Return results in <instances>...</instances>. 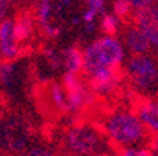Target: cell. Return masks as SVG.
<instances>
[{
	"label": "cell",
	"mask_w": 158,
	"mask_h": 156,
	"mask_svg": "<svg viewBox=\"0 0 158 156\" xmlns=\"http://www.w3.org/2000/svg\"><path fill=\"white\" fill-rule=\"evenodd\" d=\"M102 130L114 150H125L130 147H141L150 144L152 133L146 128L135 111L116 109L106 114L102 120Z\"/></svg>",
	"instance_id": "obj_1"
},
{
	"label": "cell",
	"mask_w": 158,
	"mask_h": 156,
	"mask_svg": "<svg viewBox=\"0 0 158 156\" xmlns=\"http://www.w3.org/2000/svg\"><path fill=\"white\" fill-rule=\"evenodd\" d=\"M61 145L71 156H88L111 148L102 126L93 123H74L67 126L61 136Z\"/></svg>",
	"instance_id": "obj_2"
},
{
	"label": "cell",
	"mask_w": 158,
	"mask_h": 156,
	"mask_svg": "<svg viewBox=\"0 0 158 156\" xmlns=\"http://www.w3.org/2000/svg\"><path fill=\"white\" fill-rule=\"evenodd\" d=\"M124 47L114 36H105L94 41L83 52V72L86 77L102 69H121Z\"/></svg>",
	"instance_id": "obj_3"
},
{
	"label": "cell",
	"mask_w": 158,
	"mask_h": 156,
	"mask_svg": "<svg viewBox=\"0 0 158 156\" xmlns=\"http://www.w3.org/2000/svg\"><path fill=\"white\" fill-rule=\"evenodd\" d=\"M127 77L133 87L146 91L158 83V64L149 55H131L127 62Z\"/></svg>",
	"instance_id": "obj_4"
},
{
	"label": "cell",
	"mask_w": 158,
	"mask_h": 156,
	"mask_svg": "<svg viewBox=\"0 0 158 156\" xmlns=\"http://www.w3.org/2000/svg\"><path fill=\"white\" fill-rule=\"evenodd\" d=\"M30 136L19 123H5L0 126V150L20 153L30 147Z\"/></svg>",
	"instance_id": "obj_5"
},
{
	"label": "cell",
	"mask_w": 158,
	"mask_h": 156,
	"mask_svg": "<svg viewBox=\"0 0 158 156\" xmlns=\"http://www.w3.org/2000/svg\"><path fill=\"white\" fill-rule=\"evenodd\" d=\"M42 105L52 114H67L69 113V102L64 86L58 83H47L42 87L41 95Z\"/></svg>",
	"instance_id": "obj_6"
},
{
	"label": "cell",
	"mask_w": 158,
	"mask_h": 156,
	"mask_svg": "<svg viewBox=\"0 0 158 156\" xmlns=\"http://www.w3.org/2000/svg\"><path fill=\"white\" fill-rule=\"evenodd\" d=\"M122 39L125 42L127 49L130 50L131 55H144L149 52L152 42H150V38L149 34L146 33L144 28H141L138 24H127L124 27V31H122Z\"/></svg>",
	"instance_id": "obj_7"
},
{
	"label": "cell",
	"mask_w": 158,
	"mask_h": 156,
	"mask_svg": "<svg viewBox=\"0 0 158 156\" xmlns=\"http://www.w3.org/2000/svg\"><path fill=\"white\" fill-rule=\"evenodd\" d=\"M0 53H2L3 59L14 61L19 56L24 55L22 49L16 41L14 34V20L5 19L0 22Z\"/></svg>",
	"instance_id": "obj_8"
},
{
	"label": "cell",
	"mask_w": 158,
	"mask_h": 156,
	"mask_svg": "<svg viewBox=\"0 0 158 156\" xmlns=\"http://www.w3.org/2000/svg\"><path fill=\"white\" fill-rule=\"evenodd\" d=\"M33 30H35L33 14L30 11H20L14 19V34L19 47L24 53L28 50V41L31 39Z\"/></svg>",
	"instance_id": "obj_9"
},
{
	"label": "cell",
	"mask_w": 158,
	"mask_h": 156,
	"mask_svg": "<svg viewBox=\"0 0 158 156\" xmlns=\"http://www.w3.org/2000/svg\"><path fill=\"white\" fill-rule=\"evenodd\" d=\"M135 113L152 134H158V100L139 98L135 103Z\"/></svg>",
	"instance_id": "obj_10"
},
{
	"label": "cell",
	"mask_w": 158,
	"mask_h": 156,
	"mask_svg": "<svg viewBox=\"0 0 158 156\" xmlns=\"http://www.w3.org/2000/svg\"><path fill=\"white\" fill-rule=\"evenodd\" d=\"M56 0H41L39 8H38V22L39 27L42 28V31L49 34V36H55L58 33L56 25L52 24V14H53V5Z\"/></svg>",
	"instance_id": "obj_11"
},
{
	"label": "cell",
	"mask_w": 158,
	"mask_h": 156,
	"mask_svg": "<svg viewBox=\"0 0 158 156\" xmlns=\"http://www.w3.org/2000/svg\"><path fill=\"white\" fill-rule=\"evenodd\" d=\"M63 64L66 72L80 74L83 70V53L78 47H69L63 52Z\"/></svg>",
	"instance_id": "obj_12"
},
{
	"label": "cell",
	"mask_w": 158,
	"mask_h": 156,
	"mask_svg": "<svg viewBox=\"0 0 158 156\" xmlns=\"http://www.w3.org/2000/svg\"><path fill=\"white\" fill-rule=\"evenodd\" d=\"M131 5L127 2V0H114V3H113V11H114V14L122 20V22H128V19H133V14L131 13Z\"/></svg>",
	"instance_id": "obj_13"
},
{
	"label": "cell",
	"mask_w": 158,
	"mask_h": 156,
	"mask_svg": "<svg viewBox=\"0 0 158 156\" xmlns=\"http://www.w3.org/2000/svg\"><path fill=\"white\" fill-rule=\"evenodd\" d=\"M119 17L116 14H105L102 19V30L105 36H116L119 31Z\"/></svg>",
	"instance_id": "obj_14"
},
{
	"label": "cell",
	"mask_w": 158,
	"mask_h": 156,
	"mask_svg": "<svg viewBox=\"0 0 158 156\" xmlns=\"http://www.w3.org/2000/svg\"><path fill=\"white\" fill-rule=\"evenodd\" d=\"M119 156H156V154L150 147L141 145V147H130V148L121 150Z\"/></svg>",
	"instance_id": "obj_15"
},
{
	"label": "cell",
	"mask_w": 158,
	"mask_h": 156,
	"mask_svg": "<svg viewBox=\"0 0 158 156\" xmlns=\"http://www.w3.org/2000/svg\"><path fill=\"white\" fill-rule=\"evenodd\" d=\"M13 70H14V64H13V61H10V59L0 61V83L10 84V80H11Z\"/></svg>",
	"instance_id": "obj_16"
},
{
	"label": "cell",
	"mask_w": 158,
	"mask_h": 156,
	"mask_svg": "<svg viewBox=\"0 0 158 156\" xmlns=\"http://www.w3.org/2000/svg\"><path fill=\"white\" fill-rule=\"evenodd\" d=\"M22 156H60L55 150L47 147H30Z\"/></svg>",
	"instance_id": "obj_17"
},
{
	"label": "cell",
	"mask_w": 158,
	"mask_h": 156,
	"mask_svg": "<svg viewBox=\"0 0 158 156\" xmlns=\"http://www.w3.org/2000/svg\"><path fill=\"white\" fill-rule=\"evenodd\" d=\"M127 2L135 8V10H143V8H147L153 3V0H127Z\"/></svg>",
	"instance_id": "obj_18"
},
{
	"label": "cell",
	"mask_w": 158,
	"mask_h": 156,
	"mask_svg": "<svg viewBox=\"0 0 158 156\" xmlns=\"http://www.w3.org/2000/svg\"><path fill=\"white\" fill-rule=\"evenodd\" d=\"M88 5H89V8H93L94 11H102V8H103V0H88Z\"/></svg>",
	"instance_id": "obj_19"
},
{
	"label": "cell",
	"mask_w": 158,
	"mask_h": 156,
	"mask_svg": "<svg viewBox=\"0 0 158 156\" xmlns=\"http://www.w3.org/2000/svg\"><path fill=\"white\" fill-rule=\"evenodd\" d=\"M149 147H150V148H152V150L155 151V154L158 156V134H153V136H152Z\"/></svg>",
	"instance_id": "obj_20"
},
{
	"label": "cell",
	"mask_w": 158,
	"mask_h": 156,
	"mask_svg": "<svg viewBox=\"0 0 158 156\" xmlns=\"http://www.w3.org/2000/svg\"><path fill=\"white\" fill-rule=\"evenodd\" d=\"M6 11H8V0H0V20L3 19Z\"/></svg>",
	"instance_id": "obj_21"
},
{
	"label": "cell",
	"mask_w": 158,
	"mask_h": 156,
	"mask_svg": "<svg viewBox=\"0 0 158 156\" xmlns=\"http://www.w3.org/2000/svg\"><path fill=\"white\" fill-rule=\"evenodd\" d=\"M88 156H119V154H114L111 151H99V153H93V154H88Z\"/></svg>",
	"instance_id": "obj_22"
},
{
	"label": "cell",
	"mask_w": 158,
	"mask_h": 156,
	"mask_svg": "<svg viewBox=\"0 0 158 156\" xmlns=\"http://www.w3.org/2000/svg\"><path fill=\"white\" fill-rule=\"evenodd\" d=\"M0 116H2V113H0Z\"/></svg>",
	"instance_id": "obj_23"
},
{
	"label": "cell",
	"mask_w": 158,
	"mask_h": 156,
	"mask_svg": "<svg viewBox=\"0 0 158 156\" xmlns=\"http://www.w3.org/2000/svg\"><path fill=\"white\" fill-rule=\"evenodd\" d=\"M0 55H2V53H0Z\"/></svg>",
	"instance_id": "obj_24"
}]
</instances>
